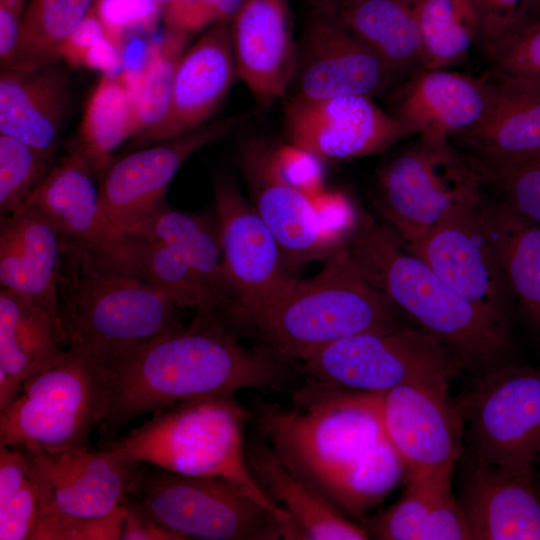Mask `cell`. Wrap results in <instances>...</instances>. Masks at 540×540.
I'll list each match as a JSON object with an SVG mask.
<instances>
[{
    "mask_svg": "<svg viewBox=\"0 0 540 540\" xmlns=\"http://www.w3.org/2000/svg\"><path fill=\"white\" fill-rule=\"evenodd\" d=\"M136 133L135 100L117 76L102 75L92 91L76 141L70 146L89 162L98 181L115 157L113 152Z\"/></svg>",
    "mask_w": 540,
    "mask_h": 540,
    "instance_id": "cell-34",
    "label": "cell"
},
{
    "mask_svg": "<svg viewBox=\"0 0 540 540\" xmlns=\"http://www.w3.org/2000/svg\"><path fill=\"white\" fill-rule=\"evenodd\" d=\"M405 315L368 279L348 244L321 270L294 278L265 315L247 329L262 347L296 362L305 354L355 335L407 324Z\"/></svg>",
    "mask_w": 540,
    "mask_h": 540,
    "instance_id": "cell-5",
    "label": "cell"
},
{
    "mask_svg": "<svg viewBox=\"0 0 540 540\" xmlns=\"http://www.w3.org/2000/svg\"><path fill=\"white\" fill-rule=\"evenodd\" d=\"M156 412L128 434L106 440L102 448L134 463L232 481L279 521L287 539H298L290 516L266 496L248 468L243 431L250 410L235 396L190 400Z\"/></svg>",
    "mask_w": 540,
    "mask_h": 540,
    "instance_id": "cell-6",
    "label": "cell"
},
{
    "mask_svg": "<svg viewBox=\"0 0 540 540\" xmlns=\"http://www.w3.org/2000/svg\"><path fill=\"white\" fill-rule=\"evenodd\" d=\"M348 246L368 279L415 326L476 372L507 364L510 324L469 301L405 247L396 232L360 213Z\"/></svg>",
    "mask_w": 540,
    "mask_h": 540,
    "instance_id": "cell-3",
    "label": "cell"
},
{
    "mask_svg": "<svg viewBox=\"0 0 540 540\" xmlns=\"http://www.w3.org/2000/svg\"><path fill=\"white\" fill-rule=\"evenodd\" d=\"M216 220L234 303L221 318L230 327L248 328L259 321L294 280L280 246L227 176L214 180Z\"/></svg>",
    "mask_w": 540,
    "mask_h": 540,
    "instance_id": "cell-12",
    "label": "cell"
},
{
    "mask_svg": "<svg viewBox=\"0 0 540 540\" xmlns=\"http://www.w3.org/2000/svg\"><path fill=\"white\" fill-rule=\"evenodd\" d=\"M67 350L57 315L30 300L0 290V368L23 382Z\"/></svg>",
    "mask_w": 540,
    "mask_h": 540,
    "instance_id": "cell-31",
    "label": "cell"
},
{
    "mask_svg": "<svg viewBox=\"0 0 540 540\" xmlns=\"http://www.w3.org/2000/svg\"><path fill=\"white\" fill-rule=\"evenodd\" d=\"M489 98L485 76L420 67L397 89L391 113L410 135L449 141L481 122Z\"/></svg>",
    "mask_w": 540,
    "mask_h": 540,
    "instance_id": "cell-23",
    "label": "cell"
},
{
    "mask_svg": "<svg viewBox=\"0 0 540 540\" xmlns=\"http://www.w3.org/2000/svg\"><path fill=\"white\" fill-rule=\"evenodd\" d=\"M284 119L288 142L322 161L377 154L410 135L392 113L363 95L291 99Z\"/></svg>",
    "mask_w": 540,
    "mask_h": 540,
    "instance_id": "cell-20",
    "label": "cell"
},
{
    "mask_svg": "<svg viewBox=\"0 0 540 540\" xmlns=\"http://www.w3.org/2000/svg\"><path fill=\"white\" fill-rule=\"evenodd\" d=\"M450 382H416L383 393L387 439L406 466V475L454 469L463 447L464 421Z\"/></svg>",
    "mask_w": 540,
    "mask_h": 540,
    "instance_id": "cell-16",
    "label": "cell"
},
{
    "mask_svg": "<svg viewBox=\"0 0 540 540\" xmlns=\"http://www.w3.org/2000/svg\"><path fill=\"white\" fill-rule=\"evenodd\" d=\"M108 406L104 364L67 349L24 380L19 397L0 412V445L49 452L88 446Z\"/></svg>",
    "mask_w": 540,
    "mask_h": 540,
    "instance_id": "cell-7",
    "label": "cell"
},
{
    "mask_svg": "<svg viewBox=\"0 0 540 540\" xmlns=\"http://www.w3.org/2000/svg\"><path fill=\"white\" fill-rule=\"evenodd\" d=\"M394 77L382 58L335 15L313 10L298 44L291 99L373 98Z\"/></svg>",
    "mask_w": 540,
    "mask_h": 540,
    "instance_id": "cell-18",
    "label": "cell"
},
{
    "mask_svg": "<svg viewBox=\"0 0 540 540\" xmlns=\"http://www.w3.org/2000/svg\"><path fill=\"white\" fill-rule=\"evenodd\" d=\"M454 469L405 475L401 498L364 526L382 540H468L469 529L452 493Z\"/></svg>",
    "mask_w": 540,
    "mask_h": 540,
    "instance_id": "cell-28",
    "label": "cell"
},
{
    "mask_svg": "<svg viewBox=\"0 0 540 540\" xmlns=\"http://www.w3.org/2000/svg\"><path fill=\"white\" fill-rule=\"evenodd\" d=\"M109 406L105 441L130 421L195 399L240 390L292 392L295 366L262 347L246 348L216 314L196 312L187 325L164 332L104 364Z\"/></svg>",
    "mask_w": 540,
    "mask_h": 540,
    "instance_id": "cell-1",
    "label": "cell"
},
{
    "mask_svg": "<svg viewBox=\"0 0 540 540\" xmlns=\"http://www.w3.org/2000/svg\"><path fill=\"white\" fill-rule=\"evenodd\" d=\"M23 382L0 368V412L6 410L20 395Z\"/></svg>",
    "mask_w": 540,
    "mask_h": 540,
    "instance_id": "cell-53",
    "label": "cell"
},
{
    "mask_svg": "<svg viewBox=\"0 0 540 540\" xmlns=\"http://www.w3.org/2000/svg\"><path fill=\"white\" fill-rule=\"evenodd\" d=\"M61 240L57 307L67 349L105 364L182 325L180 309L160 288L105 269L80 242Z\"/></svg>",
    "mask_w": 540,
    "mask_h": 540,
    "instance_id": "cell-4",
    "label": "cell"
},
{
    "mask_svg": "<svg viewBox=\"0 0 540 540\" xmlns=\"http://www.w3.org/2000/svg\"><path fill=\"white\" fill-rule=\"evenodd\" d=\"M244 115L209 121L188 133L115 158L99 181L100 201L122 229L134 235L165 203L184 162L202 147L238 127Z\"/></svg>",
    "mask_w": 540,
    "mask_h": 540,
    "instance_id": "cell-15",
    "label": "cell"
},
{
    "mask_svg": "<svg viewBox=\"0 0 540 540\" xmlns=\"http://www.w3.org/2000/svg\"><path fill=\"white\" fill-rule=\"evenodd\" d=\"M67 73L56 64L0 75V134L55 156L70 108Z\"/></svg>",
    "mask_w": 540,
    "mask_h": 540,
    "instance_id": "cell-26",
    "label": "cell"
},
{
    "mask_svg": "<svg viewBox=\"0 0 540 540\" xmlns=\"http://www.w3.org/2000/svg\"><path fill=\"white\" fill-rule=\"evenodd\" d=\"M137 236L147 246L144 279L160 288L179 309L218 316L219 305L215 297L175 248L149 234Z\"/></svg>",
    "mask_w": 540,
    "mask_h": 540,
    "instance_id": "cell-38",
    "label": "cell"
},
{
    "mask_svg": "<svg viewBox=\"0 0 540 540\" xmlns=\"http://www.w3.org/2000/svg\"><path fill=\"white\" fill-rule=\"evenodd\" d=\"M483 194L404 245L460 295L510 324L514 300L480 219Z\"/></svg>",
    "mask_w": 540,
    "mask_h": 540,
    "instance_id": "cell-14",
    "label": "cell"
},
{
    "mask_svg": "<svg viewBox=\"0 0 540 540\" xmlns=\"http://www.w3.org/2000/svg\"><path fill=\"white\" fill-rule=\"evenodd\" d=\"M24 0H0V60L5 68L14 53L22 23Z\"/></svg>",
    "mask_w": 540,
    "mask_h": 540,
    "instance_id": "cell-51",
    "label": "cell"
},
{
    "mask_svg": "<svg viewBox=\"0 0 540 540\" xmlns=\"http://www.w3.org/2000/svg\"><path fill=\"white\" fill-rule=\"evenodd\" d=\"M230 31L237 77L267 110L288 92L297 68L288 0H243Z\"/></svg>",
    "mask_w": 540,
    "mask_h": 540,
    "instance_id": "cell-21",
    "label": "cell"
},
{
    "mask_svg": "<svg viewBox=\"0 0 540 540\" xmlns=\"http://www.w3.org/2000/svg\"><path fill=\"white\" fill-rule=\"evenodd\" d=\"M485 78L490 93L486 114L456 139L472 154L540 152V82L494 70Z\"/></svg>",
    "mask_w": 540,
    "mask_h": 540,
    "instance_id": "cell-29",
    "label": "cell"
},
{
    "mask_svg": "<svg viewBox=\"0 0 540 540\" xmlns=\"http://www.w3.org/2000/svg\"><path fill=\"white\" fill-rule=\"evenodd\" d=\"M187 36L170 31L151 47L135 101V138L158 126L167 116L177 63L184 53ZM133 139V140H134Z\"/></svg>",
    "mask_w": 540,
    "mask_h": 540,
    "instance_id": "cell-39",
    "label": "cell"
},
{
    "mask_svg": "<svg viewBox=\"0 0 540 540\" xmlns=\"http://www.w3.org/2000/svg\"><path fill=\"white\" fill-rule=\"evenodd\" d=\"M487 55L494 71L540 82V16L527 18Z\"/></svg>",
    "mask_w": 540,
    "mask_h": 540,
    "instance_id": "cell-41",
    "label": "cell"
},
{
    "mask_svg": "<svg viewBox=\"0 0 540 540\" xmlns=\"http://www.w3.org/2000/svg\"><path fill=\"white\" fill-rule=\"evenodd\" d=\"M295 363L307 381L371 393L408 383L450 382L465 367L452 349L408 323L335 341Z\"/></svg>",
    "mask_w": 540,
    "mask_h": 540,
    "instance_id": "cell-9",
    "label": "cell"
},
{
    "mask_svg": "<svg viewBox=\"0 0 540 540\" xmlns=\"http://www.w3.org/2000/svg\"><path fill=\"white\" fill-rule=\"evenodd\" d=\"M291 395L287 407L256 399L250 411L255 431L295 474L347 517L359 478L389 443L383 393L306 380Z\"/></svg>",
    "mask_w": 540,
    "mask_h": 540,
    "instance_id": "cell-2",
    "label": "cell"
},
{
    "mask_svg": "<svg viewBox=\"0 0 540 540\" xmlns=\"http://www.w3.org/2000/svg\"><path fill=\"white\" fill-rule=\"evenodd\" d=\"M154 467L139 468L122 504L184 540L287 539L279 521L236 483Z\"/></svg>",
    "mask_w": 540,
    "mask_h": 540,
    "instance_id": "cell-8",
    "label": "cell"
},
{
    "mask_svg": "<svg viewBox=\"0 0 540 540\" xmlns=\"http://www.w3.org/2000/svg\"><path fill=\"white\" fill-rule=\"evenodd\" d=\"M95 0H32L5 68L31 71L56 64ZM4 69V68H2Z\"/></svg>",
    "mask_w": 540,
    "mask_h": 540,
    "instance_id": "cell-35",
    "label": "cell"
},
{
    "mask_svg": "<svg viewBox=\"0 0 540 540\" xmlns=\"http://www.w3.org/2000/svg\"><path fill=\"white\" fill-rule=\"evenodd\" d=\"M20 449L38 489L41 514L106 515L122 505L140 468V464L105 448L92 451L85 446L56 452Z\"/></svg>",
    "mask_w": 540,
    "mask_h": 540,
    "instance_id": "cell-17",
    "label": "cell"
},
{
    "mask_svg": "<svg viewBox=\"0 0 540 540\" xmlns=\"http://www.w3.org/2000/svg\"><path fill=\"white\" fill-rule=\"evenodd\" d=\"M243 0H174L168 5L170 31L189 33L218 22H231Z\"/></svg>",
    "mask_w": 540,
    "mask_h": 540,
    "instance_id": "cell-44",
    "label": "cell"
},
{
    "mask_svg": "<svg viewBox=\"0 0 540 540\" xmlns=\"http://www.w3.org/2000/svg\"><path fill=\"white\" fill-rule=\"evenodd\" d=\"M38 489L31 478L0 507V540H28L39 516Z\"/></svg>",
    "mask_w": 540,
    "mask_h": 540,
    "instance_id": "cell-46",
    "label": "cell"
},
{
    "mask_svg": "<svg viewBox=\"0 0 540 540\" xmlns=\"http://www.w3.org/2000/svg\"><path fill=\"white\" fill-rule=\"evenodd\" d=\"M236 74L230 22H218L180 57L166 118L134 139V148L178 137L209 122Z\"/></svg>",
    "mask_w": 540,
    "mask_h": 540,
    "instance_id": "cell-22",
    "label": "cell"
},
{
    "mask_svg": "<svg viewBox=\"0 0 540 540\" xmlns=\"http://www.w3.org/2000/svg\"><path fill=\"white\" fill-rule=\"evenodd\" d=\"M394 74L422 67L420 33L410 0H344L334 14Z\"/></svg>",
    "mask_w": 540,
    "mask_h": 540,
    "instance_id": "cell-32",
    "label": "cell"
},
{
    "mask_svg": "<svg viewBox=\"0 0 540 540\" xmlns=\"http://www.w3.org/2000/svg\"><path fill=\"white\" fill-rule=\"evenodd\" d=\"M160 5L156 0H95L92 8L108 37L122 49L128 33L153 29Z\"/></svg>",
    "mask_w": 540,
    "mask_h": 540,
    "instance_id": "cell-43",
    "label": "cell"
},
{
    "mask_svg": "<svg viewBox=\"0 0 540 540\" xmlns=\"http://www.w3.org/2000/svg\"><path fill=\"white\" fill-rule=\"evenodd\" d=\"M483 192L468 154L449 141L418 138L380 168L375 200L385 223L406 244Z\"/></svg>",
    "mask_w": 540,
    "mask_h": 540,
    "instance_id": "cell-10",
    "label": "cell"
},
{
    "mask_svg": "<svg viewBox=\"0 0 540 540\" xmlns=\"http://www.w3.org/2000/svg\"><path fill=\"white\" fill-rule=\"evenodd\" d=\"M468 155L488 195L540 224V152Z\"/></svg>",
    "mask_w": 540,
    "mask_h": 540,
    "instance_id": "cell-37",
    "label": "cell"
},
{
    "mask_svg": "<svg viewBox=\"0 0 540 540\" xmlns=\"http://www.w3.org/2000/svg\"><path fill=\"white\" fill-rule=\"evenodd\" d=\"M87 159L69 148L55 162L26 206L61 237L80 242L103 268L144 277L147 246L116 224L104 209Z\"/></svg>",
    "mask_w": 540,
    "mask_h": 540,
    "instance_id": "cell-13",
    "label": "cell"
},
{
    "mask_svg": "<svg viewBox=\"0 0 540 540\" xmlns=\"http://www.w3.org/2000/svg\"><path fill=\"white\" fill-rule=\"evenodd\" d=\"M321 224L328 238L341 247L348 243L353 234L360 213L341 192H326L313 195Z\"/></svg>",
    "mask_w": 540,
    "mask_h": 540,
    "instance_id": "cell-48",
    "label": "cell"
},
{
    "mask_svg": "<svg viewBox=\"0 0 540 540\" xmlns=\"http://www.w3.org/2000/svg\"><path fill=\"white\" fill-rule=\"evenodd\" d=\"M479 215L520 312L540 334V224L488 195Z\"/></svg>",
    "mask_w": 540,
    "mask_h": 540,
    "instance_id": "cell-30",
    "label": "cell"
},
{
    "mask_svg": "<svg viewBox=\"0 0 540 540\" xmlns=\"http://www.w3.org/2000/svg\"><path fill=\"white\" fill-rule=\"evenodd\" d=\"M30 478L28 461L18 447L0 445V507Z\"/></svg>",
    "mask_w": 540,
    "mask_h": 540,
    "instance_id": "cell-49",
    "label": "cell"
},
{
    "mask_svg": "<svg viewBox=\"0 0 540 540\" xmlns=\"http://www.w3.org/2000/svg\"><path fill=\"white\" fill-rule=\"evenodd\" d=\"M54 157L17 138L0 134V213L23 209L55 164Z\"/></svg>",
    "mask_w": 540,
    "mask_h": 540,
    "instance_id": "cell-40",
    "label": "cell"
},
{
    "mask_svg": "<svg viewBox=\"0 0 540 540\" xmlns=\"http://www.w3.org/2000/svg\"><path fill=\"white\" fill-rule=\"evenodd\" d=\"M274 151L278 166L290 184L311 196L324 190V161L290 142L274 146Z\"/></svg>",
    "mask_w": 540,
    "mask_h": 540,
    "instance_id": "cell-47",
    "label": "cell"
},
{
    "mask_svg": "<svg viewBox=\"0 0 540 540\" xmlns=\"http://www.w3.org/2000/svg\"><path fill=\"white\" fill-rule=\"evenodd\" d=\"M459 503L471 540H540V486L534 471L505 469L474 458Z\"/></svg>",
    "mask_w": 540,
    "mask_h": 540,
    "instance_id": "cell-24",
    "label": "cell"
},
{
    "mask_svg": "<svg viewBox=\"0 0 540 540\" xmlns=\"http://www.w3.org/2000/svg\"><path fill=\"white\" fill-rule=\"evenodd\" d=\"M62 240L35 209L0 215V284L58 316Z\"/></svg>",
    "mask_w": 540,
    "mask_h": 540,
    "instance_id": "cell-25",
    "label": "cell"
},
{
    "mask_svg": "<svg viewBox=\"0 0 540 540\" xmlns=\"http://www.w3.org/2000/svg\"><path fill=\"white\" fill-rule=\"evenodd\" d=\"M459 405L475 459L534 471L540 461V367L507 363L479 372Z\"/></svg>",
    "mask_w": 540,
    "mask_h": 540,
    "instance_id": "cell-11",
    "label": "cell"
},
{
    "mask_svg": "<svg viewBox=\"0 0 540 540\" xmlns=\"http://www.w3.org/2000/svg\"><path fill=\"white\" fill-rule=\"evenodd\" d=\"M240 166L250 203L277 240L292 275L339 248L324 232L313 196L283 176L274 146L259 138L246 140L240 149Z\"/></svg>",
    "mask_w": 540,
    "mask_h": 540,
    "instance_id": "cell-19",
    "label": "cell"
},
{
    "mask_svg": "<svg viewBox=\"0 0 540 540\" xmlns=\"http://www.w3.org/2000/svg\"><path fill=\"white\" fill-rule=\"evenodd\" d=\"M125 508L120 540H184L145 514L127 506Z\"/></svg>",
    "mask_w": 540,
    "mask_h": 540,
    "instance_id": "cell-52",
    "label": "cell"
},
{
    "mask_svg": "<svg viewBox=\"0 0 540 540\" xmlns=\"http://www.w3.org/2000/svg\"><path fill=\"white\" fill-rule=\"evenodd\" d=\"M158 1L160 4H165V5H170L174 0H156Z\"/></svg>",
    "mask_w": 540,
    "mask_h": 540,
    "instance_id": "cell-56",
    "label": "cell"
},
{
    "mask_svg": "<svg viewBox=\"0 0 540 540\" xmlns=\"http://www.w3.org/2000/svg\"><path fill=\"white\" fill-rule=\"evenodd\" d=\"M535 16H540V0H533L530 7L528 18Z\"/></svg>",
    "mask_w": 540,
    "mask_h": 540,
    "instance_id": "cell-55",
    "label": "cell"
},
{
    "mask_svg": "<svg viewBox=\"0 0 540 540\" xmlns=\"http://www.w3.org/2000/svg\"><path fill=\"white\" fill-rule=\"evenodd\" d=\"M152 235L175 248L200 276L227 314L234 298L225 270L216 217L185 212L165 203L134 234Z\"/></svg>",
    "mask_w": 540,
    "mask_h": 540,
    "instance_id": "cell-33",
    "label": "cell"
},
{
    "mask_svg": "<svg viewBox=\"0 0 540 540\" xmlns=\"http://www.w3.org/2000/svg\"><path fill=\"white\" fill-rule=\"evenodd\" d=\"M106 35L101 21L91 8L69 38L62 59L71 67H81L88 50Z\"/></svg>",
    "mask_w": 540,
    "mask_h": 540,
    "instance_id": "cell-50",
    "label": "cell"
},
{
    "mask_svg": "<svg viewBox=\"0 0 540 540\" xmlns=\"http://www.w3.org/2000/svg\"><path fill=\"white\" fill-rule=\"evenodd\" d=\"M126 508L99 517L40 514L28 540H120Z\"/></svg>",
    "mask_w": 540,
    "mask_h": 540,
    "instance_id": "cell-42",
    "label": "cell"
},
{
    "mask_svg": "<svg viewBox=\"0 0 540 540\" xmlns=\"http://www.w3.org/2000/svg\"><path fill=\"white\" fill-rule=\"evenodd\" d=\"M417 21L422 67L449 68L463 62L480 40L474 0H410Z\"/></svg>",
    "mask_w": 540,
    "mask_h": 540,
    "instance_id": "cell-36",
    "label": "cell"
},
{
    "mask_svg": "<svg viewBox=\"0 0 540 540\" xmlns=\"http://www.w3.org/2000/svg\"><path fill=\"white\" fill-rule=\"evenodd\" d=\"M248 468L266 496L293 521L301 540H362L364 527L350 521L295 474L256 433L245 441Z\"/></svg>",
    "mask_w": 540,
    "mask_h": 540,
    "instance_id": "cell-27",
    "label": "cell"
},
{
    "mask_svg": "<svg viewBox=\"0 0 540 540\" xmlns=\"http://www.w3.org/2000/svg\"><path fill=\"white\" fill-rule=\"evenodd\" d=\"M533 0H474L479 23L480 40L485 52L523 23Z\"/></svg>",
    "mask_w": 540,
    "mask_h": 540,
    "instance_id": "cell-45",
    "label": "cell"
},
{
    "mask_svg": "<svg viewBox=\"0 0 540 540\" xmlns=\"http://www.w3.org/2000/svg\"><path fill=\"white\" fill-rule=\"evenodd\" d=\"M315 11L326 12L334 14L338 6L344 0H307Z\"/></svg>",
    "mask_w": 540,
    "mask_h": 540,
    "instance_id": "cell-54",
    "label": "cell"
}]
</instances>
